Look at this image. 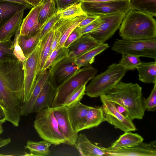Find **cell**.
I'll return each mask as SVG.
<instances>
[{"mask_svg": "<svg viewBox=\"0 0 156 156\" xmlns=\"http://www.w3.org/2000/svg\"><path fill=\"white\" fill-rule=\"evenodd\" d=\"M24 80L22 62L0 61V105L4 109L12 107L23 97Z\"/></svg>", "mask_w": 156, "mask_h": 156, "instance_id": "cell-1", "label": "cell"}, {"mask_svg": "<svg viewBox=\"0 0 156 156\" xmlns=\"http://www.w3.org/2000/svg\"><path fill=\"white\" fill-rule=\"evenodd\" d=\"M108 100L120 106L131 120L142 119L145 110L142 101V88L137 83L120 81L106 94Z\"/></svg>", "mask_w": 156, "mask_h": 156, "instance_id": "cell-2", "label": "cell"}, {"mask_svg": "<svg viewBox=\"0 0 156 156\" xmlns=\"http://www.w3.org/2000/svg\"><path fill=\"white\" fill-rule=\"evenodd\" d=\"M122 38L147 40L156 38V21L147 14L131 9L125 15L119 27Z\"/></svg>", "mask_w": 156, "mask_h": 156, "instance_id": "cell-3", "label": "cell"}, {"mask_svg": "<svg viewBox=\"0 0 156 156\" xmlns=\"http://www.w3.org/2000/svg\"><path fill=\"white\" fill-rule=\"evenodd\" d=\"M127 70L118 63H113L102 73L94 76L86 87L85 94L97 98L106 94L121 81Z\"/></svg>", "mask_w": 156, "mask_h": 156, "instance_id": "cell-4", "label": "cell"}, {"mask_svg": "<svg viewBox=\"0 0 156 156\" xmlns=\"http://www.w3.org/2000/svg\"><path fill=\"white\" fill-rule=\"evenodd\" d=\"M34 126L44 140L55 145L67 144L66 138L59 129L52 108H44L37 113Z\"/></svg>", "mask_w": 156, "mask_h": 156, "instance_id": "cell-5", "label": "cell"}, {"mask_svg": "<svg viewBox=\"0 0 156 156\" xmlns=\"http://www.w3.org/2000/svg\"><path fill=\"white\" fill-rule=\"evenodd\" d=\"M97 72L90 65L80 69L57 88L51 108L62 105L70 94L79 87L86 84Z\"/></svg>", "mask_w": 156, "mask_h": 156, "instance_id": "cell-6", "label": "cell"}, {"mask_svg": "<svg viewBox=\"0 0 156 156\" xmlns=\"http://www.w3.org/2000/svg\"><path fill=\"white\" fill-rule=\"evenodd\" d=\"M112 49L117 53L156 60V38L147 40L117 39Z\"/></svg>", "mask_w": 156, "mask_h": 156, "instance_id": "cell-7", "label": "cell"}, {"mask_svg": "<svg viewBox=\"0 0 156 156\" xmlns=\"http://www.w3.org/2000/svg\"><path fill=\"white\" fill-rule=\"evenodd\" d=\"M40 48V41L34 50L23 62L24 70L23 102L26 101L30 96L39 74Z\"/></svg>", "mask_w": 156, "mask_h": 156, "instance_id": "cell-8", "label": "cell"}, {"mask_svg": "<svg viewBox=\"0 0 156 156\" xmlns=\"http://www.w3.org/2000/svg\"><path fill=\"white\" fill-rule=\"evenodd\" d=\"M80 2L83 10L88 15L100 16L117 13L126 14L131 9L129 0L100 2Z\"/></svg>", "mask_w": 156, "mask_h": 156, "instance_id": "cell-9", "label": "cell"}, {"mask_svg": "<svg viewBox=\"0 0 156 156\" xmlns=\"http://www.w3.org/2000/svg\"><path fill=\"white\" fill-rule=\"evenodd\" d=\"M105 121L117 129L125 132L135 131L136 128L129 118L118 110L116 104L108 100L104 95L100 96Z\"/></svg>", "mask_w": 156, "mask_h": 156, "instance_id": "cell-10", "label": "cell"}, {"mask_svg": "<svg viewBox=\"0 0 156 156\" xmlns=\"http://www.w3.org/2000/svg\"><path fill=\"white\" fill-rule=\"evenodd\" d=\"M75 59L65 57L48 69L49 76L48 80L55 88L57 89L80 69Z\"/></svg>", "mask_w": 156, "mask_h": 156, "instance_id": "cell-11", "label": "cell"}, {"mask_svg": "<svg viewBox=\"0 0 156 156\" xmlns=\"http://www.w3.org/2000/svg\"><path fill=\"white\" fill-rule=\"evenodd\" d=\"M126 14L117 13L100 16L103 21L97 28L89 33L99 43L111 38L120 27Z\"/></svg>", "mask_w": 156, "mask_h": 156, "instance_id": "cell-12", "label": "cell"}, {"mask_svg": "<svg viewBox=\"0 0 156 156\" xmlns=\"http://www.w3.org/2000/svg\"><path fill=\"white\" fill-rule=\"evenodd\" d=\"M61 132L66 138L67 144L74 146L77 140V132L73 129L69 118L67 107L62 105L52 108Z\"/></svg>", "mask_w": 156, "mask_h": 156, "instance_id": "cell-13", "label": "cell"}, {"mask_svg": "<svg viewBox=\"0 0 156 156\" xmlns=\"http://www.w3.org/2000/svg\"><path fill=\"white\" fill-rule=\"evenodd\" d=\"M105 156H156L155 140L147 143H142L133 146L117 150L103 147Z\"/></svg>", "mask_w": 156, "mask_h": 156, "instance_id": "cell-14", "label": "cell"}, {"mask_svg": "<svg viewBox=\"0 0 156 156\" xmlns=\"http://www.w3.org/2000/svg\"><path fill=\"white\" fill-rule=\"evenodd\" d=\"M43 0L37 5L33 7L23 19L20 29V35L26 38L35 34L42 26L39 22L38 16Z\"/></svg>", "mask_w": 156, "mask_h": 156, "instance_id": "cell-15", "label": "cell"}, {"mask_svg": "<svg viewBox=\"0 0 156 156\" xmlns=\"http://www.w3.org/2000/svg\"><path fill=\"white\" fill-rule=\"evenodd\" d=\"M49 76L48 69L38 75L35 86L28 99L22 103L20 110L21 116H26L33 113L34 107L37 98L43 87L48 80Z\"/></svg>", "mask_w": 156, "mask_h": 156, "instance_id": "cell-16", "label": "cell"}, {"mask_svg": "<svg viewBox=\"0 0 156 156\" xmlns=\"http://www.w3.org/2000/svg\"><path fill=\"white\" fill-rule=\"evenodd\" d=\"M99 43L89 34L81 36L67 48V56L76 58L95 47Z\"/></svg>", "mask_w": 156, "mask_h": 156, "instance_id": "cell-17", "label": "cell"}, {"mask_svg": "<svg viewBox=\"0 0 156 156\" xmlns=\"http://www.w3.org/2000/svg\"><path fill=\"white\" fill-rule=\"evenodd\" d=\"M24 10L16 13L0 28L1 42L11 41V37L20 29Z\"/></svg>", "mask_w": 156, "mask_h": 156, "instance_id": "cell-18", "label": "cell"}, {"mask_svg": "<svg viewBox=\"0 0 156 156\" xmlns=\"http://www.w3.org/2000/svg\"><path fill=\"white\" fill-rule=\"evenodd\" d=\"M82 156H105L106 152L102 147L93 144L86 135L80 133L74 146Z\"/></svg>", "mask_w": 156, "mask_h": 156, "instance_id": "cell-19", "label": "cell"}, {"mask_svg": "<svg viewBox=\"0 0 156 156\" xmlns=\"http://www.w3.org/2000/svg\"><path fill=\"white\" fill-rule=\"evenodd\" d=\"M56 89L48 80L37 98L34 107L33 113H37L42 109L51 107Z\"/></svg>", "mask_w": 156, "mask_h": 156, "instance_id": "cell-20", "label": "cell"}, {"mask_svg": "<svg viewBox=\"0 0 156 156\" xmlns=\"http://www.w3.org/2000/svg\"><path fill=\"white\" fill-rule=\"evenodd\" d=\"M105 121L102 107L90 106L86 116L83 122L77 127L76 131L79 132L97 127Z\"/></svg>", "mask_w": 156, "mask_h": 156, "instance_id": "cell-21", "label": "cell"}, {"mask_svg": "<svg viewBox=\"0 0 156 156\" xmlns=\"http://www.w3.org/2000/svg\"><path fill=\"white\" fill-rule=\"evenodd\" d=\"M90 108L77 102L67 107L68 114L72 126L76 131L77 127L85 119Z\"/></svg>", "mask_w": 156, "mask_h": 156, "instance_id": "cell-22", "label": "cell"}, {"mask_svg": "<svg viewBox=\"0 0 156 156\" xmlns=\"http://www.w3.org/2000/svg\"><path fill=\"white\" fill-rule=\"evenodd\" d=\"M144 140L143 137L137 133H132L130 131L125 132L108 148L117 150L127 148L142 143Z\"/></svg>", "mask_w": 156, "mask_h": 156, "instance_id": "cell-23", "label": "cell"}, {"mask_svg": "<svg viewBox=\"0 0 156 156\" xmlns=\"http://www.w3.org/2000/svg\"><path fill=\"white\" fill-rule=\"evenodd\" d=\"M139 80L145 83H156V61L141 62L136 67Z\"/></svg>", "mask_w": 156, "mask_h": 156, "instance_id": "cell-24", "label": "cell"}, {"mask_svg": "<svg viewBox=\"0 0 156 156\" xmlns=\"http://www.w3.org/2000/svg\"><path fill=\"white\" fill-rule=\"evenodd\" d=\"M107 43H101L93 49L82 54L75 59V61L80 67L90 65L93 62L95 57L108 48Z\"/></svg>", "mask_w": 156, "mask_h": 156, "instance_id": "cell-25", "label": "cell"}, {"mask_svg": "<svg viewBox=\"0 0 156 156\" xmlns=\"http://www.w3.org/2000/svg\"><path fill=\"white\" fill-rule=\"evenodd\" d=\"M54 33L55 30L53 29L40 40L38 74L40 73L44 64L50 54L52 42Z\"/></svg>", "mask_w": 156, "mask_h": 156, "instance_id": "cell-26", "label": "cell"}, {"mask_svg": "<svg viewBox=\"0 0 156 156\" xmlns=\"http://www.w3.org/2000/svg\"><path fill=\"white\" fill-rule=\"evenodd\" d=\"M27 9V6L21 4L0 2V28L16 13Z\"/></svg>", "mask_w": 156, "mask_h": 156, "instance_id": "cell-27", "label": "cell"}, {"mask_svg": "<svg viewBox=\"0 0 156 156\" xmlns=\"http://www.w3.org/2000/svg\"><path fill=\"white\" fill-rule=\"evenodd\" d=\"M51 144L44 140L39 142L28 140L24 147L29 150V155L46 156L50 154L49 148Z\"/></svg>", "mask_w": 156, "mask_h": 156, "instance_id": "cell-28", "label": "cell"}, {"mask_svg": "<svg viewBox=\"0 0 156 156\" xmlns=\"http://www.w3.org/2000/svg\"><path fill=\"white\" fill-rule=\"evenodd\" d=\"M131 9L151 16H156V0H129Z\"/></svg>", "mask_w": 156, "mask_h": 156, "instance_id": "cell-29", "label": "cell"}, {"mask_svg": "<svg viewBox=\"0 0 156 156\" xmlns=\"http://www.w3.org/2000/svg\"><path fill=\"white\" fill-rule=\"evenodd\" d=\"M40 41V30L34 35L28 38L20 35L18 43L26 58L34 50Z\"/></svg>", "mask_w": 156, "mask_h": 156, "instance_id": "cell-30", "label": "cell"}, {"mask_svg": "<svg viewBox=\"0 0 156 156\" xmlns=\"http://www.w3.org/2000/svg\"><path fill=\"white\" fill-rule=\"evenodd\" d=\"M55 0H43V3L40 10L38 21L43 25L57 12Z\"/></svg>", "mask_w": 156, "mask_h": 156, "instance_id": "cell-31", "label": "cell"}, {"mask_svg": "<svg viewBox=\"0 0 156 156\" xmlns=\"http://www.w3.org/2000/svg\"><path fill=\"white\" fill-rule=\"evenodd\" d=\"M68 52L67 48L62 47L59 44L49 55L40 73L44 70L49 69L62 58L67 56Z\"/></svg>", "mask_w": 156, "mask_h": 156, "instance_id": "cell-32", "label": "cell"}, {"mask_svg": "<svg viewBox=\"0 0 156 156\" xmlns=\"http://www.w3.org/2000/svg\"><path fill=\"white\" fill-rule=\"evenodd\" d=\"M60 19H68L76 17L86 14L83 10L80 2L72 5L61 10H57Z\"/></svg>", "mask_w": 156, "mask_h": 156, "instance_id": "cell-33", "label": "cell"}, {"mask_svg": "<svg viewBox=\"0 0 156 156\" xmlns=\"http://www.w3.org/2000/svg\"><path fill=\"white\" fill-rule=\"evenodd\" d=\"M119 64L128 71L133 70L141 62L139 57L130 55L122 54Z\"/></svg>", "mask_w": 156, "mask_h": 156, "instance_id": "cell-34", "label": "cell"}, {"mask_svg": "<svg viewBox=\"0 0 156 156\" xmlns=\"http://www.w3.org/2000/svg\"><path fill=\"white\" fill-rule=\"evenodd\" d=\"M18 60L13 52L12 41L0 42V61Z\"/></svg>", "mask_w": 156, "mask_h": 156, "instance_id": "cell-35", "label": "cell"}, {"mask_svg": "<svg viewBox=\"0 0 156 156\" xmlns=\"http://www.w3.org/2000/svg\"><path fill=\"white\" fill-rule=\"evenodd\" d=\"M86 88V84L78 87L67 97L62 105L68 107L80 101L85 94Z\"/></svg>", "mask_w": 156, "mask_h": 156, "instance_id": "cell-36", "label": "cell"}, {"mask_svg": "<svg viewBox=\"0 0 156 156\" xmlns=\"http://www.w3.org/2000/svg\"><path fill=\"white\" fill-rule=\"evenodd\" d=\"M143 104L145 110L154 112L156 110V83H154L151 92L147 98H142Z\"/></svg>", "mask_w": 156, "mask_h": 156, "instance_id": "cell-37", "label": "cell"}, {"mask_svg": "<svg viewBox=\"0 0 156 156\" xmlns=\"http://www.w3.org/2000/svg\"><path fill=\"white\" fill-rule=\"evenodd\" d=\"M60 19L59 15L56 12L42 25L40 30V40L52 29L57 21Z\"/></svg>", "mask_w": 156, "mask_h": 156, "instance_id": "cell-38", "label": "cell"}, {"mask_svg": "<svg viewBox=\"0 0 156 156\" xmlns=\"http://www.w3.org/2000/svg\"><path fill=\"white\" fill-rule=\"evenodd\" d=\"M20 29L15 35L12 44L13 52L14 55L18 60L23 62L27 58L25 56L23 50L18 43V39L20 36Z\"/></svg>", "mask_w": 156, "mask_h": 156, "instance_id": "cell-39", "label": "cell"}, {"mask_svg": "<svg viewBox=\"0 0 156 156\" xmlns=\"http://www.w3.org/2000/svg\"><path fill=\"white\" fill-rule=\"evenodd\" d=\"M103 21V19L99 16V18L90 24L84 27L76 29L79 33L82 36L89 34L97 28Z\"/></svg>", "mask_w": 156, "mask_h": 156, "instance_id": "cell-40", "label": "cell"}, {"mask_svg": "<svg viewBox=\"0 0 156 156\" xmlns=\"http://www.w3.org/2000/svg\"><path fill=\"white\" fill-rule=\"evenodd\" d=\"M57 5V10H62L79 2L78 0H55Z\"/></svg>", "mask_w": 156, "mask_h": 156, "instance_id": "cell-41", "label": "cell"}, {"mask_svg": "<svg viewBox=\"0 0 156 156\" xmlns=\"http://www.w3.org/2000/svg\"><path fill=\"white\" fill-rule=\"evenodd\" d=\"M81 36L75 28L68 37L64 43L63 47L67 48L72 43Z\"/></svg>", "mask_w": 156, "mask_h": 156, "instance_id": "cell-42", "label": "cell"}, {"mask_svg": "<svg viewBox=\"0 0 156 156\" xmlns=\"http://www.w3.org/2000/svg\"><path fill=\"white\" fill-rule=\"evenodd\" d=\"M54 30L55 33L52 42L50 54L59 44L61 37V34L60 32L57 30Z\"/></svg>", "mask_w": 156, "mask_h": 156, "instance_id": "cell-43", "label": "cell"}, {"mask_svg": "<svg viewBox=\"0 0 156 156\" xmlns=\"http://www.w3.org/2000/svg\"><path fill=\"white\" fill-rule=\"evenodd\" d=\"M99 17V16L87 15V16L79 24L77 27L81 28L87 26L98 19Z\"/></svg>", "mask_w": 156, "mask_h": 156, "instance_id": "cell-44", "label": "cell"}, {"mask_svg": "<svg viewBox=\"0 0 156 156\" xmlns=\"http://www.w3.org/2000/svg\"><path fill=\"white\" fill-rule=\"evenodd\" d=\"M0 2H9L18 4L26 6L29 8L32 7L30 5L23 0H0Z\"/></svg>", "mask_w": 156, "mask_h": 156, "instance_id": "cell-45", "label": "cell"}, {"mask_svg": "<svg viewBox=\"0 0 156 156\" xmlns=\"http://www.w3.org/2000/svg\"><path fill=\"white\" fill-rule=\"evenodd\" d=\"M11 142V140L10 138H8L6 139H3L2 138L0 139V148L2 147L5 146ZM9 155H5L0 154V156H6Z\"/></svg>", "mask_w": 156, "mask_h": 156, "instance_id": "cell-46", "label": "cell"}, {"mask_svg": "<svg viewBox=\"0 0 156 156\" xmlns=\"http://www.w3.org/2000/svg\"><path fill=\"white\" fill-rule=\"evenodd\" d=\"M6 121L5 114L4 110L0 105V122H5Z\"/></svg>", "mask_w": 156, "mask_h": 156, "instance_id": "cell-47", "label": "cell"}, {"mask_svg": "<svg viewBox=\"0 0 156 156\" xmlns=\"http://www.w3.org/2000/svg\"><path fill=\"white\" fill-rule=\"evenodd\" d=\"M26 2L33 7H35L37 5L43 0H23Z\"/></svg>", "mask_w": 156, "mask_h": 156, "instance_id": "cell-48", "label": "cell"}, {"mask_svg": "<svg viewBox=\"0 0 156 156\" xmlns=\"http://www.w3.org/2000/svg\"><path fill=\"white\" fill-rule=\"evenodd\" d=\"M119 0H78L79 2H109Z\"/></svg>", "mask_w": 156, "mask_h": 156, "instance_id": "cell-49", "label": "cell"}, {"mask_svg": "<svg viewBox=\"0 0 156 156\" xmlns=\"http://www.w3.org/2000/svg\"><path fill=\"white\" fill-rule=\"evenodd\" d=\"M3 123L1 122H0V135L3 132V128L2 126V124Z\"/></svg>", "mask_w": 156, "mask_h": 156, "instance_id": "cell-50", "label": "cell"}, {"mask_svg": "<svg viewBox=\"0 0 156 156\" xmlns=\"http://www.w3.org/2000/svg\"><path fill=\"white\" fill-rule=\"evenodd\" d=\"M1 42V41H0V42Z\"/></svg>", "mask_w": 156, "mask_h": 156, "instance_id": "cell-51", "label": "cell"}]
</instances>
